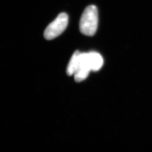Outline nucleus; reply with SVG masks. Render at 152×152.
I'll return each mask as SVG.
<instances>
[{"label": "nucleus", "mask_w": 152, "mask_h": 152, "mask_svg": "<svg viewBox=\"0 0 152 152\" xmlns=\"http://www.w3.org/2000/svg\"><path fill=\"white\" fill-rule=\"evenodd\" d=\"M88 55L92 71H98L99 70L103 64V59L102 55L95 52H90L88 53Z\"/></svg>", "instance_id": "4"}, {"label": "nucleus", "mask_w": 152, "mask_h": 152, "mask_svg": "<svg viewBox=\"0 0 152 152\" xmlns=\"http://www.w3.org/2000/svg\"><path fill=\"white\" fill-rule=\"evenodd\" d=\"M69 17L63 13L58 15L52 22L49 24L44 32V37L48 40H51L60 35L68 26Z\"/></svg>", "instance_id": "2"}, {"label": "nucleus", "mask_w": 152, "mask_h": 152, "mask_svg": "<svg viewBox=\"0 0 152 152\" xmlns=\"http://www.w3.org/2000/svg\"><path fill=\"white\" fill-rule=\"evenodd\" d=\"M80 52L77 50L74 52L72 58H70L66 69V74H68V76H70L74 75L77 66L79 55H80Z\"/></svg>", "instance_id": "5"}, {"label": "nucleus", "mask_w": 152, "mask_h": 152, "mask_svg": "<svg viewBox=\"0 0 152 152\" xmlns=\"http://www.w3.org/2000/svg\"><path fill=\"white\" fill-rule=\"evenodd\" d=\"M98 11L96 6H88L84 10L80 20L81 33L86 36L94 35L98 28Z\"/></svg>", "instance_id": "1"}, {"label": "nucleus", "mask_w": 152, "mask_h": 152, "mask_svg": "<svg viewBox=\"0 0 152 152\" xmlns=\"http://www.w3.org/2000/svg\"><path fill=\"white\" fill-rule=\"evenodd\" d=\"M91 70L88 53L81 52L77 66L73 75L75 80L78 83L82 82L88 77Z\"/></svg>", "instance_id": "3"}]
</instances>
